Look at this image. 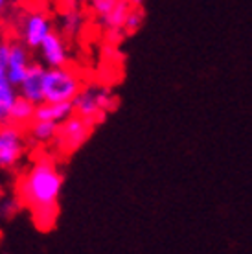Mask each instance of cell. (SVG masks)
<instances>
[{
  "label": "cell",
  "instance_id": "ffe728a7",
  "mask_svg": "<svg viewBox=\"0 0 252 254\" xmlns=\"http://www.w3.org/2000/svg\"><path fill=\"white\" fill-rule=\"evenodd\" d=\"M17 210V203L15 201H4L0 204V216L2 217H11V214Z\"/></svg>",
  "mask_w": 252,
  "mask_h": 254
},
{
  "label": "cell",
  "instance_id": "ba28073f",
  "mask_svg": "<svg viewBox=\"0 0 252 254\" xmlns=\"http://www.w3.org/2000/svg\"><path fill=\"white\" fill-rule=\"evenodd\" d=\"M39 50H41V59L50 68L64 66L68 63V50H66V45H64L63 37L59 33L52 32L43 41V45L39 46Z\"/></svg>",
  "mask_w": 252,
  "mask_h": 254
},
{
  "label": "cell",
  "instance_id": "e0dca14e",
  "mask_svg": "<svg viewBox=\"0 0 252 254\" xmlns=\"http://www.w3.org/2000/svg\"><path fill=\"white\" fill-rule=\"evenodd\" d=\"M144 22V11L140 9V6H132L129 15L126 19V24H124V32L126 33H134Z\"/></svg>",
  "mask_w": 252,
  "mask_h": 254
},
{
  "label": "cell",
  "instance_id": "ac0fdd59",
  "mask_svg": "<svg viewBox=\"0 0 252 254\" xmlns=\"http://www.w3.org/2000/svg\"><path fill=\"white\" fill-rule=\"evenodd\" d=\"M118 0H90V6H92V11L98 15V19H105L109 13L113 11V7L116 6Z\"/></svg>",
  "mask_w": 252,
  "mask_h": 254
},
{
  "label": "cell",
  "instance_id": "2e32d148",
  "mask_svg": "<svg viewBox=\"0 0 252 254\" xmlns=\"http://www.w3.org/2000/svg\"><path fill=\"white\" fill-rule=\"evenodd\" d=\"M57 204L56 206H43V208H35L32 210V217L33 223L37 225V229L41 230H50L54 225H56L57 219Z\"/></svg>",
  "mask_w": 252,
  "mask_h": 254
},
{
  "label": "cell",
  "instance_id": "603a6c76",
  "mask_svg": "<svg viewBox=\"0 0 252 254\" xmlns=\"http://www.w3.org/2000/svg\"><path fill=\"white\" fill-rule=\"evenodd\" d=\"M0 197H2V193H0Z\"/></svg>",
  "mask_w": 252,
  "mask_h": 254
},
{
  "label": "cell",
  "instance_id": "9a60e30c",
  "mask_svg": "<svg viewBox=\"0 0 252 254\" xmlns=\"http://www.w3.org/2000/svg\"><path fill=\"white\" fill-rule=\"evenodd\" d=\"M33 140H37L39 144H48L52 140H56L57 131H59V124L50 120H33L30 126Z\"/></svg>",
  "mask_w": 252,
  "mask_h": 254
},
{
  "label": "cell",
  "instance_id": "7a4b0ae2",
  "mask_svg": "<svg viewBox=\"0 0 252 254\" xmlns=\"http://www.w3.org/2000/svg\"><path fill=\"white\" fill-rule=\"evenodd\" d=\"M81 90V77L74 70L56 66L44 68L43 94L44 102H72Z\"/></svg>",
  "mask_w": 252,
  "mask_h": 254
},
{
  "label": "cell",
  "instance_id": "5b68a950",
  "mask_svg": "<svg viewBox=\"0 0 252 254\" xmlns=\"http://www.w3.org/2000/svg\"><path fill=\"white\" fill-rule=\"evenodd\" d=\"M26 138L20 126L4 124L0 126V170H11L24 157Z\"/></svg>",
  "mask_w": 252,
  "mask_h": 254
},
{
  "label": "cell",
  "instance_id": "8992f818",
  "mask_svg": "<svg viewBox=\"0 0 252 254\" xmlns=\"http://www.w3.org/2000/svg\"><path fill=\"white\" fill-rule=\"evenodd\" d=\"M92 124L81 116H70L68 120L59 124V131L56 136V146L61 153H72L81 147L90 136Z\"/></svg>",
  "mask_w": 252,
  "mask_h": 254
},
{
  "label": "cell",
  "instance_id": "4fadbf2b",
  "mask_svg": "<svg viewBox=\"0 0 252 254\" xmlns=\"http://www.w3.org/2000/svg\"><path fill=\"white\" fill-rule=\"evenodd\" d=\"M83 19L81 11L77 9V6H72L70 9H66L64 13H61V17H59V28H61V33H63L64 37H76L79 35L83 28Z\"/></svg>",
  "mask_w": 252,
  "mask_h": 254
},
{
  "label": "cell",
  "instance_id": "5bb4252c",
  "mask_svg": "<svg viewBox=\"0 0 252 254\" xmlns=\"http://www.w3.org/2000/svg\"><path fill=\"white\" fill-rule=\"evenodd\" d=\"M132 6H134L132 0H118L116 6L113 7V11L109 13L105 19H101L100 22L105 26L107 30H114V28H122V30H124L126 19H127V15H129Z\"/></svg>",
  "mask_w": 252,
  "mask_h": 254
},
{
  "label": "cell",
  "instance_id": "7c38bea8",
  "mask_svg": "<svg viewBox=\"0 0 252 254\" xmlns=\"http://www.w3.org/2000/svg\"><path fill=\"white\" fill-rule=\"evenodd\" d=\"M35 109L37 105L30 100H26L22 96H17V100L13 103L11 113H9V122L17 126H26L35 120Z\"/></svg>",
  "mask_w": 252,
  "mask_h": 254
},
{
  "label": "cell",
  "instance_id": "52a82bcc",
  "mask_svg": "<svg viewBox=\"0 0 252 254\" xmlns=\"http://www.w3.org/2000/svg\"><path fill=\"white\" fill-rule=\"evenodd\" d=\"M30 48L22 43V41H15L11 43V54H9V61H7L6 72L9 81L19 89V85L24 81L26 74H28V68H30Z\"/></svg>",
  "mask_w": 252,
  "mask_h": 254
},
{
  "label": "cell",
  "instance_id": "30bf717a",
  "mask_svg": "<svg viewBox=\"0 0 252 254\" xmlns=\"http://www.w3.org/2000/svg\"><path fill=\"white\" fill-rule=\"evenodd\" d=\"M74 115V102H43L35 109V120H50L56 124L68 120Z\"/></svg>",
  "mask_w": 252,
  "mask_h": 254
},
{
  "label": "cell",
  "instance_id": "6da1fadb",
  "mask_svg": "<svg viewBox=\"0 0 252 254\" xmlns=\"http://www.w3.org/2000/svg\"><path fill=\"white\" fill-rule=\"evenodd\" d=\"M63 186V177L50 159H41L28 170L19 183L20 201L30 210L56 206Z\"/></svg>",
  "mask_w": 252,
  "mask_h": 254
},
{
  "label": "cell",
  "instance_id": "3957f363",
  "mask_svg": "<svg viewBox=\"0 0 252 254\" xmlns=\"http://www.w3.org/2000/svg\"><path fill=\"white\" fill-rule=\"evenodd\" d=\"M72 102H74L76 115L88 120L94 126L96 122H100L103 118V115L107 113L109 109H113L114 96L105 87L90 85V87H85V89L79 90Z\"/></svg>",
  "mask_w": 252,
  "mask_h": 254
},
{
  "label": "cell",
  "instance_id": "9c48e42d",
  "mask_svg": "<svg viewBox=\"0 0 252 254\" xmlns=\"http://www.w3.org/2000/svg\"><path fill=\"white\" fill-rule=\"evenodd\" d=\"M43 74H44V68L41 66V64H35V63L30 64L24 81L19 85V96H22V98H26V100L33 102L35 105L43 103L44 102Z\"/></svg>",
  "mask_w": 252,
  "mask_h": 254
},
{
  "label": "cell",
  "instance_id": "277c9868",
  "mask_svg": "<svg viewBox=\"0 0 252 254\" xmlns=\"http://www.w3.org/2000/svg\"><path fill=\"white\" fill-rule=\"evenodd\" d=\"M19 39L30 50H37L43 41L54 32V22L44 11H24L17 20Z\"/></svg>",
  "mask_w": 252,
  "mask_h": 254
},
{
  "label": "cell",
  "instance_id": "44dd1931",
  "mask_svg": "<svg viewBox=\"0 0 252 254\" xmlns=\"http://www.w3.org/2000/svg\"><path fill=\"white\" fill-rule=\"evenodd\" d=\"M9 2H11V0H0V15H2V13H4L7 9Z\"/></svg>",
  "mask_w": 252,
  "mask_h": 254
},
{
  "label": "cell",
  "instance_id": "8fae6325",
  "mask_svg": "<svg viewBox=\"0 0 252 254\" xmlns=\"http://www.w3.org/2000/svg\"><path fill=\"white\" fill-rule=\"evenodd\" d=\"M17 96H19V89L9 81L6 68L0 64V126L9 124V113Z\"/></svg>",
  "mask_w": 252,
  "mask_h": 254
},
{
  "label": "cell",
  "instance_id": "d6986e66",
  "mask_svg": "<svg viewBox=\"0 0 252 254\" xmlns=\"http://www.w3.org/2000/svg\"><path fill=\"white\" fill-rule=\"evenodd\" d=\"M9 54H11V43H7L4 39H0V64L6 68L7 61H9Z\"/></svg>",
  "mask_w": 252,
  "mask_h": 254
},
{
  "label": "cell",
  "instance_id": "7402d4cb",
  "mask_svg": "<svg viewBox=\"0 0 252 254\" xmlns=\"http://www.w3.org/2000/svg\"><path fill=\"white\" fill-rule=\"evenodd\" d=\"M68 2H70V6H81L87 0H68Z\"/></svg>",
  "mask_w": 252,
  "mask_h": 254
}]
</instances>
